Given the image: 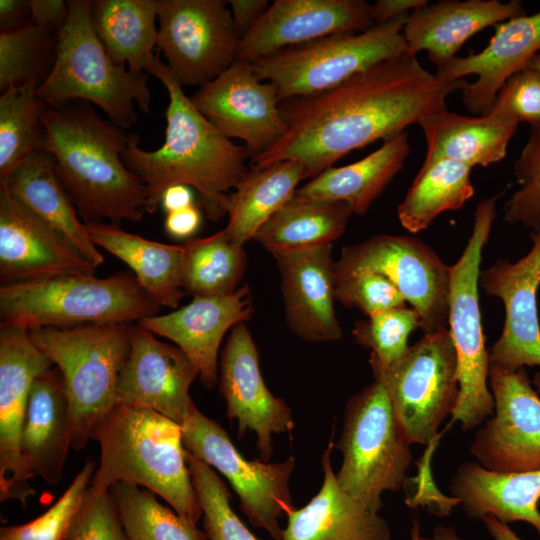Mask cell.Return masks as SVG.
Segmentation results:
<instances>
[{"mask_svg":"<svg viewBox=\"0 0 540 540\" xmlns=\"http://www.w3.org/2000/svg\"><path fill=\"white\" fill-rule=\"evenodd\" d=\"M482 521L494 540H523L507 524L501 523L491 515L485 516Z\"/></svg>","mask_w":540,"mask_h":540,"instance_id":"cell-55","label":"cell"},{"mask_svg":"<svg viewBox=\"0 0 540 540\" xmlns=\"http://www.w3.org/2000/svg\"><path fill=\"white\" fill-rule=\"evenodd\" d=\"M52 367L32 343L28 332L0 326V500L15 499L25 506L35 494V476L23 459L20 440L33 381Z\"/></svg>","mask_w":540,"mask_h":540,"instance_id":"cell-17","label":"cell"},{"mask_svg":"<svg viewBox=\"0 0 540 540\" xmlns=\"http://www.w3.org/2000/svg\"><path fill=\"white\" fill-rule=\"evenodd\" d=\"M14 199L64 235L95 267L104 256L93 243L85 223L60 182L52 156L46 150L30 154L0 183Z\"/></svg>","mask_w":540,"mask_h":540,"instance_id":"cell-30","label":"cell"},{"mask_svg":"<svg viewBox=\"0 0 540 540\" xmlns=\"http://www.w3.org/2000/svg\"><path fill=\"white\" fill-rule=\"evenodd\" d=\"M491 110L517 123L540 124V72L525 67L503 85Z\"/></svg>","mask_w":540,"mask_h":540,"instance_id":"cell-48","label":"cell"},{"mask_svg":"<svg viewBox=\"0 0 540 540\" xmlns=\"http://www.w3.org/2000/svg\"><path fill=\"white\" fill-rule=\"evenodd\" d=\"M524 14L519 0H440L411 11L402 33L408 52L426 51L437 67L476 33Z\"/></svg>","mask_w":540,"mask_h":540,"instance_id":"cell-26","label":"cell"},{"mask_svg":"<svg viewBox=\"0 0 540 540\" xmlns=\"http://www.w3.org/2000/svg\"><path fill=\"white\" fill-rule=\"evenodd\" d=\"M146 73L158 78L169 96L165 140L158 149L147 151L139 146L136 134L128 135L122 155L146 188V212L156 210L167 187L185 184L197 190L207 217L218 221L226 215L230 193L249 171L250 156L195 107L158 55Z\"/></svg>","mask_w":540,"mask_h":540,"instance_id":"cell-2","label":"cell"},{"mask_svg":"<svg viewBox=\"0 0 540 540\" xmlns=\"http://www.w3.org/2000/svg\"><path fill=\"white\" fill-rule=\"evenodd\" d=\"M44 149L56 174L85 222L119 226L139 222L146 212L147 191L123 162L128 136L99 117L85 102L45 107Z\"/></svg>","mask_w":540,"mask_h":540,"instance_id":"cell-3","label":"cell"},{"mask_svg":"<svg viewBox=\"0 0 540 540\" xmlns=\"http://www.w3.org/2000/svg\"><path fill=\"white\" fill-rule=\"evenodd\" d=\"M471 169L449 159H425L397 208L401 225L418 233L441 213L460 209L474 194Z\"/></svg>","mask_w":540,"mask_h":540,"instance_id":"cell-37","label":"cell"},{"mask_svg":"<svg viewBox=\"0 0 540 540\" xmlns=\"http://www.w3.org/2000/svg\"><path fill=\"white\" fill-rule=\"evenodd\" d=\"M420 328V316L406 305L367 316L355 323V341L371 350L369 364L390 366L408 350L410 334Z\"/></svg>","mask_w":540,"mask_h":540,"instance_id":"cell-43","label":"cell"},{"mask_svg":"<svg viewBox=\"0 0 540 540\" xmlns=\"http://www.w3.org/2000/svg\"><path fill=\"white\" fill-rule=\"evenodd\" d=\"M420 537V521L418 518H414L411 528V540H420Z\"/></svg>","mask_w":540,"mask_h":540,"instance_id":"cell-57","label":"cell"},{"mask_svg":"<svg viewBox=\"0 0 540 540\" xmlns=\"http://www.w3.org/2000/svg\"><path fill=\"white\" fill-rule=\"evenodd\" d=\"M253 311L250 288L244 285L226 296H195L186 306L137 323L173 341L191 360L201 383L212 389L218 382V351L224 335L248 321Z\"/></svg>","mask_w":540,"mask_h":540,"instance_id":"cell-23","label":"cell"},{"mask_svg":"<svg viewBox=\"0 0 540 540\" xmlns=\"http://www.w3.org/2000/svg\"><path fill=\"white\" fill-rule=\"evenodd\" d=\"M29 82L9 88L0 97V183L30 154L45 150L42 115L46 105Z\"/></svg>","mask_w":540,"mask_h":540,"instance_id":"cell-39","label":"cell"},{"mask_svg":"<svg viewBox=\"0 0 540 540\" xmlns=\"http://www.w3.org/2000/svg\"><path fill=\"white\" fill-rule=\"evenodd\" d=\"M181 428L186 451L228 480L250 524L264 529L274 540H280L283 529L279 519L294 507L289 480L295 468V457L289 456L279 463L245 459L226 430L200 412L194 403Z\"/></svg>","mask_w":540,"mask_h":540,"instance_id":"cell-12","label":"cell"},{"mask_svg":"<svg viewBox=\"0 0 540 540\" xmlns=\"http://www.w3.org/2000/svg\"><path fill=\"white\" fill-rule=\"evenodd\" d=\"M197 377V369L179 347L132 324L130 352L118 384L119 403L149 408L181 425L193 404L189 389Z\"/></svg>","mask_w":540,"mask_h":540,"instance_id":"cell-22","label":"cell"},{"mask_svg":"<svg viewBox=\"0 0 540 540\" xmlns=\"http://www.w3.org/2000/svg\"><path fill=\"white\" fill-rule=\"evenodd\" d=\"M409 14L358 33L330 35L279 51L252 63L270 82L280 103L334 88L406 50L403 27Z\"/></svg>","mask_w":540,"mask_h":540,"instance_id":"cell-10","label":"cell"},{"mask_svg":"<svg viewBox=\"0 0 540 540\" xmlns=\"http://www.w3.org/2000/svg\"><path fill=\"white\" fill-rule=\"evenodd\" d=\"M427 3V0H377L370 4V16L374 25H383Z\"/></svg>","mask_w":540,"mask_h":540,"instance_id":"cell-52","label":"cell"},{"mask_svg":"<svg viewBox=\"0 0 540 540\" xmlns=\"http://www.w3.org/2000/svg\"><path fill=\"white\" fill-rule=\"evenodd\" d=\"M500 195L476 205L468 242L458 261L449 266L448 329L456 350L459 382V397L449 426L459 422L463 431L476 428L494 413L478 285L482 251L492 230Z\"/></svg>","mask_w":540,"mask_h":540,"instance_id":"cell-8","label":"cell"},{"mask_svg":"<svg viewBox=\"0 0 540 540\" xmlns=\"http://www.w3.org/2000/svg\"><path fill=\"white\" fill-rule=\"evenodd\" d=\"M449 489L470 518L491 515L505 524L524 521L540 535V470L497 472L466 461L456 469Z\"/></svg>","mask_w":540,"mask_h":540,"instance_id":"cell-29","label":"cell"},{"mask_svg":"<svg viewBox=\"0 0 540 540\" xmlns=\"http://www.w3.org/2000/svg\"><path fill=\"white\" fill-rule=\"evenodd\" d=\"M352 214L350 206L342 201L293 195L252 239L272 254L320 247L343 235Z\"/></svg>","mask_w":540,"mask_h":540,"instance_id":"cell-34","label":"cell"},{"mask_svg":"<svg viewBox=\"0 0 540 540\" xmlns=\"http://www.w3.org/2000/svg\"><path fill=\"white\" fill-rule=\"evenodd\" d=\"M94 473L95 463L88 459L52 507L26 524L2 527L0 540H66L69 527L90 487Z\"/></svg>","mask_w":540,"mask_h":540,"instance_id":"cell-44","label":"cell"},{"mask_svg":"<svg viewBox=\"0 0 540 540\" xmlns=\"http://www.w3.org/2000/svg\"><path fill=\"white\" fill-rule=\"evenodd\" d=\"M70 447L69 403L63 376L55 366L31 385L20 448L28 469L56 485Z\"/></svg>","mask_w":540,"mask_h":540,"instance_id":"cell-28","label":"cell"},{"mask_svg":"<svg viewBox=\"0 0 540 540\" xmlns=\"http://www.w3.org/2000/svg\"><path fill=\"white\" fill-rule=\"evenodd\" d=\"M191 101L226 137L244 141L251 159L271 148L287 130L275 86L261 81L250 62L235 60L199 87Z\"/></svg>","mask_w":540,"mask_h":540,"instance_id":"cell-16","label":"cell"},{"mask_svg":"<svg viewBox=\"0 0 540 540\" xmlns=\"http://www.w3.org/2000/svg\"><path fill=\"white\" fill-rule=\"evenodd\" d=\"M56 31L43 29L31 21L21 27L0 33V89L44 80Z\"/></svg>","mask_w":540,"mask_h":540,"instance_id":"cell-41","label":"cell"},{"mask_svg":"<svg viewBox=\"0 0 540 540\" xmlns=\"http://www.w3.org/2000/svg\"><path fill=\"white\" fill-rule=\"evenodd\" d=\"M132 323L44 327L32 343L61 372L70 412V441L83 449L101 419L118 403L120 373L129 356Z\"/></svg>","mask_w":540,"mask_h":540,"instance_id":"cell-6","label":"cell"},{"mask_svg":"<svg viewBox=\"0 0 540 540\" xmlns=\"http://www.w3.org/2000/svg\"><path fill=\"white\" fill-rule=\"evenodd\" d=\"M201 221L200 210L192 205L182 210L167 213L164 228L174 238H189L199 229Z\"/></svg>","mask_w":540,"mask_h":540,"instance_id":"cell-51","label":"cell"},{"mask_svg":"<svg viewBox=\"0 0 540 540\" xmlns=\"http://www.w3.org/2000/svg\"><path fill=\"white\" fill-rule=\"evenodd\" d=\"M409 152L408 133L403 132L357 162L328 168L297 188L294 196L342 201L353 213L364 215L401 171Z\"/></svg>","mask_w":540,"mask_h":540,"instance_id":"cell-33","label":"cell"},{"mask_svg":"<svg viewBox=\"0 0 540 540\" xmlns=\"http://www.w3.org/2000/svg\"><path fill=\"white\" fill-rule=\"evenodd\" d=\"M94 30L109 57L146 73L157 46L158 0H97L91 3Z\"/></svg>","mask_w":540,"mask_h":540,"instance_id":"cell-35","label":"cell"},{"mask_svg":"<svg viewBox=\"0 0 540 540\" xmlns=\"http://www.w3.org/2000/svg\"><path fill=\"white\" fill-rule=\"evenodd\" d=\"M527 67L535 69L540 72V52H538L529 62Z\"/></svg>","mask_w":540,"mask_h":540,"instance_id":"cell-58","label":"cell"},{"mask_svg":"<svg viewBox=\"0 0 540 540\" xmlns=\"http://www.w3.org/2000/svg\"><path fill=\"white\" fill-rule=\"evenodd\" d=\"M27 19H31L29 1L0 0L1 31L21 27L30 22Z\"/></svg>","mask_w":540,"mask_h":540,"instance_id":"cell-53","label":"cell"},{"mask_svg":"<svg viewBox=\"0 0 540 540\" xmlns=\"http://www.w3.org/2000/svg\"><path fill=\"white\" fill-rule=\"evenodd\" d=\"M494 413L474 435L470 452L497 472L540 470V397L525 368L490 364Z\"/></svg>","mask_w":540,"mask_h":540,"instance_id":"cell-15","label":"cell"},{"mask_svg":"<svg viewBox=\"0 0 540 540\" xmlns=\"http://www.w3.org/2000/svg\"><path fill=\"white\" fill-rule=\"evenodd\" d=\"M531 240L530 251L521 259L497 260L479 274L485 293L501 299L505 308L503 329L490 348L489 361L510 370L540 366V230L532 231Z\"/></svg>","mask_w":540,"mask_h":540,"instance_id":"cell-19","label":"cell"},{"mask_svg":"<svg viewBox=\"0 0 540 540\" xmlns=\"http://www.w3.org/2000/svg\"><path fill=\"white\" fill-rule=\"evenodd\" d=\"M335 447L343 456L339 486L375 512L383 506L385 491L403 488L413 462L387 389L376 380L347 401Z\"/></svg>","mask_w":540,"mask_h":540,"instance_id":"cell-9","label":"cell"},{"mask_svg":"<svg viewBox=\"0 0 540 540\" xmlns=\"http://www.w3.org/2000/svg\"><path fill=\"white\" fill-rule=\"evenodd\" d=\"M223 0H158L157 48L181 86L216 79L236 59L241 36Z\"/></svg>","mask_w":540,"mask_h":540,"instance_id":"cell-13","label":"cell"},{"mask_svg":"<svg viewBox=\"0 0 540 540\" xmlns=\"http://www.w3.org/2000/svg\"><path fill=\"white\" fill-rule=\"evenodd\" d=\"M374 380L390 396L396 421L407 443L428 445L452 415L459 397L456 350L443 329L424 334L390 366L370 364Z\"/></svg>","mask_w":540,"mask_h":540,"instance_id":"cell-11","label":"cell"},{"mask_svg":"<svg viewBox=\"0 0 540 540\" xmlns=\"http://www.w3.org/2000/svg\"><path fill=\"white\" fill-rule=\"evenodd\" d=\"M95 268L64 235L0 187L2 284L93 275Z\"/></svg>","mask_w":540,"mask_h":540,"instance_id":"cell-21","label":"cell"},{"mask_svg":"<svg viewBox=\"0 0 540 540\" xmlns=\"http://www.w3.org/2000/svg\"><path fill=\"white\" fill-rule=\"evenodd\" d=\"M304 180L299 163L292 160L252 166L226 203L228 223L224 228L238 245L252 239L257 230L289 199Z\"/></svg>","mask_w":540,"mask_h":540,"instance_id":"cell-36","label":"cell"},{"mask_svg":"<svg viewBox=\"0 0 540 540\" xmlns=\"http://www.w3.org/2000/svg\"><path fill=\"white\" fill-rule=\"evenodd\" d=\"M218 382L227 417L237 420L239 437L248 430L255 432L260 460L268 462L272 435L291 434L294 420L287 403L266 387L258 350L245 322L230 330L221 353Z\"/></svg>","mask_w":540,"mask_h":540,"instance_id":"cell-18","label":"cell"},{"mask_svg":"<svg viewBox=\"0 0 540 540\" xmlns=\"http://www.w3.org/2000/svg\"><path fill=\"white\" fill-rule=\"evenodd\" d=\"M273 256L291 331L307 342L339 340L342 330L334 308L332 244Z\"/></svg>","mask_w":540,"mask_h":540,"instance_id":"cell-25","label":"cell"},{"mask_svg":"<svg viewBox=\"0 0 540 540\" xmlns=\"http://www.w3.org/2000/svg\"><path fill=\"white\" fill-rule=\"evenodd\" d=\"M93 243L127 264L160 306L177 308L183 290V245L152 241L104 222H84Z\"/></svg>","mask_w":540,"mask_h":540,"instance_id":"cell-32","label":"cell"},{"mask_svg":"<svg viewBox=\"0 0 540 540\" xmlns=\"http://www.w3.org/2000/svg\"><path fill=\"white\" fill-rule=\"evenodd\" d=\"M194 196L190 186L174 184L165 189L160 204L167 212H174L194 205Z\"/></svg>","mask_w":540,"mask_h":540,"instance_id":"cell-54","label":"cell"},{"mask_svg":"<svg viewBox=\"0 0 540 540\" xmlns=\"http://www.w3.org/2000/svg\"><path fill=\"white\" fill-rule=\"evenodd\" d=\"M363 0H275L239 42L236 59L253 63L330 35L372 28Z\"/></svg>","mask_w":540,"mask_h":540,"instance_id":"cell-20","label":"cell"},{"mask_svg":"<svg viewBox=\"0 0 540 540\" xmlns=\"http://www.w3.org/2000/svg\"><path fill=\"white\" fill-rule=\"evenodd\" d=\"M420 540H463L456 530L449 526L439 525L433 529L431 537H420Z\"/></svg>","mask_w":540,"mask_h":540,"instance_id":"cell-56","label":"cell"},{"mask_svg":"<svg viewBox=\"0 0 540 540\" xmlns=\"http://www.w3.org/2000/svg\"><path fill=\"white\" fill-rule=\"evenodd\" d=\"M100 464L91 480L95 494L116 482L143 486L185 520L197 525L202 510L192 483L181 425L145 407L118 403L94 428Z\"/></svg>","mask_w":540,"mask_h":540,"instance_id":"cell-4","label":"cell"},{"mask_svg":"<svg viewBox=\"0 0 540 540\" xmlns=\"http://www.w3.org/2000/svg\"><path fill=\"white\" fill-rule=\"evenodd\" d=\"M69 16L57 33L54 60L36 95L48 107L74 100L93 103L109 121L124 129L137 121L134 103L148 112L151 93L147 73H133L109 57L98 38L88 0H70Z\"/></svg>","mask_w":540,"mask_h":540,"instance_id":"cell-5","label":"cell"},{"mask_svg":"<svg viewBox=\"0 0 540 540\" xmlns=\"http://www.w3.org/2000/svg\"><path fill=\"white\" fill-rule=\"evenodd\" d=\"M66 540H128L109 491L95 494L89 487Z\"/></svg>","mask_w":540,"mask_h":540,"instance_id":"cell-47","label":"cell"},{"mask_svg":"<svg viewBox=\"0 0 540 540\" xmlns=\"http://www.w3.org/2000/svg\"><path fill=\"white\" fill-rule=\"evenodd\" d=\"M495 33L484 49L465 57H454L436 68L438 78L448 81L476 75L461 91L465 107L474 115L488 114L503 85L527 67L540 52V10L521 15L495 26Z\"/></svg>","mask_w":540,"mask_h":540,"instance_id":"cell-24","label":"cell"},{"mask_svg":"<svg viewBox=\"0 0 540 540\" xmlns=\"http://www.w3.org/2000/svg\"><path fill=\"white\" fill-rule=\"evenodd\" d=\"M519 188L504 204V219L532 231L540 230V124L530 135L513 164Z\"/></svg>","mask_w":540,"mask_h":540,"instance_id":"cell-45","label":"cell"},{"mask_svg":"<svg viewBox=\"0 0 540 540\" xmlns=\"http://www.w3.org/2000/svg\"><path fill=\"white\" fill-rule=\"evenodd\" d=\"M335 300L366 316L404 306L399 290L384 276L367 270L348 269L335 263Z\"/></svg>","mask_w":540,"mask_h":540,"instance_id":"cell-46","label":"cell"},{"mask_svg":"<svg viewBox=\"0 0 540 540\" xmlns=\"http://www.w3.org/2000/svg\"><path fill=\"white\" fill-rule=\"evenodd\" d=\"M336 264L388 279L418 312L424 334L448 328L449 266L422 240L376 235L343 247Z\"/></svg>","mask_w":540,"mask_h":540,"instance_id":"cell-14","label":"cell"},{"mask_svg":"<svg viewBox=\"0 0 540 540\" xmlns=\"http://www.w3.org/2000/svg\"><path fill=\"white\" fill-rule=\"evenodd\" d=\"M334 447L330 440L322 455L320 490L305 506L286 513L280 540H390L385 519L339 486L331 464Z\"/></svg>","mask_w":540,"mask_h":540,"instance_id":"cell-27","label":"cell"},{"mask_svg":"<svg viewBox=\"0 0 540 540\" xmlns=\"http://www.w3.org/2000/svg\"><path fill=\"white\" fill-rule=\"evenodd\" d=\"M183 290L195 296H226L238 288L245 270L242 245L230 241L225 229L184 244Z\"/></svg>","mask_w":540,"mask_h":540,"instance_id":"cell-38","label":"cell"},{"mask_svg":"<svg viewBox=\"0 0 540 540\" xmlns=\"http://www.w3.org/2000/svg\"><path fill=\"white\" fill-rule=\"evenodd\" d=\"M467 84L438 78L405 50L334 88L281 102L287 130L251 164L292 160L302 167L304 179L314 178L349 152L392 139L446 110L448 96Z\"/></svg>","mask_w":540,"mask_h":540,"instance_id":"cell-1","label":"cell"},{"mask_svg":"<svg viewBox=\"0 0 540 540\" xmlns=\"http://www.w3.org/2000/svg\"><path fill=\"white\" fill-rule=\"evenodd\" d=\"M228 4L241 37L259 21L270 5L267 0H230Z\"/></svg>","mask_w":540,"mask_h":540,"instance_id":"cell-50","label":"cell"},{"mask_svg":"<svg viewBox=\"0 0 540 540\" xmlns=\"http://www.w3.org/2000/svg\"><path fill=\"white\" fill-rule=\"evenodd\" d=\"M186 452L208 540H259L233 511L231 494L223 480L209 465Z\"/></svg>","mask_w":540,"mask_h":540,"instance_id":"cell-42","label":"cell"},{"mask_svg":"<svg viewBox=\"0 0 540 540\" xmlns=\"http://www.w3.org/2000/svg\"><path fill=\"white\" fill-rule=\"evenodd\" d=\"M518 124L491 110L481 116L437 112L419 123L426 160L449 159L469 167H487L505 158Z\"/></svg>","mask_w":540,"mask_h":540,"instance_id":"cell-31","label":"cell"},{"mask_svg":"<svg viewBox=\"0 0 540 540\" xmlns=\"http://www.w3.org/2000/svg\"><path fill=\"white\" fill-rule=\"evenodd\" d=\"M532 384L535 387V390L540 395V371L536 372L533 376Z\"/></svg>","mask_w":540,"mask_h":540,"instance_id":"cell-59","label":"cell"},{"mask_svg":"<svg viewBox=\"0 0 540 540\" xmlns=\"http://www.w3.org/2000/svg\"><path fill=\"white\" fill-rule=\"evenodd\" d=\"M161 307L144 291L134 275L106 278L66 275L2 284L1 326L25 331L97 323H132Z\"/></svg>","mask_w":540,"mask_h":540,"instance_id":"cell-7","label":"cell"},{"mask_svg":"<svg viewBox=\"0 0 540 540\" xmlns=\"http://www.w3.org/2000/svg\"><path fill=\"white\" fill-rule=\"evenodd\" d=\"M109 492L128 540H207L205 532L136 484L114 483Z\"/></svg>","mask_w":540,"mask_h":540,"instance_id":"cell-40","label":"cell"},{"mask_svg":"<svg viewBox=\"0 0 540 540\" xmlns=\"http://www.w3.org/2000/svg\"><path fill=\"white\" fill-rule=\"evenodd\" d=\"M31 19L35 25L58 32L67 22L69 6L62 0H29Z\"/></svg>","mask_w":540,"mask_h":540,"instance_id":"cell-49","label":"cell"}]
</instances>
